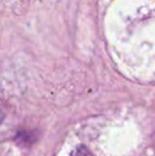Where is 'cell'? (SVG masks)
Returning a JSON list of instances; mask_svg holds the SVG:
<instances>
[{"label":"cell","instance_id":"obj_1","mask_svg":"<svg viewBox=\"0 0 155 156\" xmlns=\"http://www.w3.org/2000/svg\"><path fill=\"white\" fill-rule=\"evenodd\" d=\"M72 156H91V154L85 147H81V148H78L76 150V152L73 153Z\"/></svg>","mask_w":155,"mask_h":156},{"label":"cell","instance_id":"obj_2","mask_svg":"<svg viewBox=\"0 0 155 156\" xmlns=\"http://www.w3.org/2000/svg\"><path fill=\"white\" fill-rule=\"evenodd\" d=\"M3 118H4L3 113H2V112L0 111V123H1V122H2V120H3Z\"/></svg>","mask_w":155,"mask_h":156}]
</instances>
